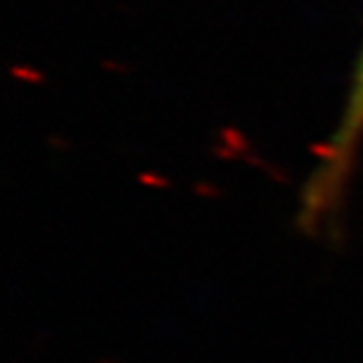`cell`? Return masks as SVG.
Masks as SVG:
<instances>
[{
    "mask_svg": "<svg viewBox=\"0 0 363 363\" xmlns=\"http://www.w3.org/2000/svg\"><path fill=\"white\" fill-rule=\"evenodd\" d=\"M363 147V31L359 52L354 60L345 104L337 123L323 142L321 154L300 189L297 227L307 236H337L340 215L350 189L359 154Z\"/></svg>",
    "mask_w": 363,
    "mask_h": 363,
    "instance_id": "1",
    "label": "cell"
}]
</instances>
